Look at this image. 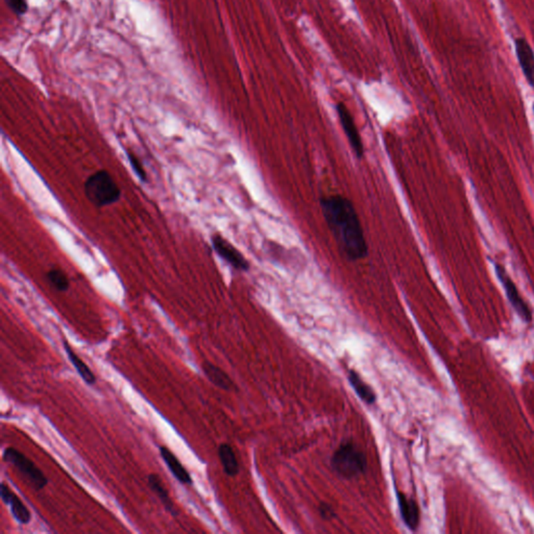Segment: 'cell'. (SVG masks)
<instances>
[{
    "mask_svg": "<svg viewBox=\"0 0 534 534\" xmlns=\"http://www.w3.org/2000/svg\"><path fill=\"white\" fill-rule=\"evenodd\" d=\"M8 7L17 16H22L28 12V5L26 0H6Z\"/></svg>",
    "mask_w": 534,
    "mask_h": 534,
    "instance_id": "cell-19",
    "label": "cell"
},
{
    "mask_svg": "<svg viewBox=\"0 0 534 534\" xmlns=\"http://www.w3.org/2000/svg\"><path fill=\"white\" fill-rule=\"evenodd\" d=\"M3 459L5 462L13 465L30 482L35 490H43L49 484V479L42 469L32 459L28 458L17 449L13 447L6 448L3 451Z\"/></svg>",
    "mask_w": 534,
    "mask_h": 534,
    "instance_id": "cell-4",
    "label": "cell"
},
{
    "mask_svg": "<svg viewBox=\"0 0 534 534\" xmlns=\"http://www.w3.org/2000/svg\"><path fill=\"white\" fill-rule=\"evenodd\" d=\"M336 110H337L338 118H340L342 130L346 134L349 144H350L355 157L359 160L362 159L363 156H365V147H363L360 134H359L358 128H357L350 110L344 103H338L336 105Z\"/></svg>",
    "mask_w": 534,
    "mask_h": 534,
    "instance_id": "cell-7",
    "label": "cell"
},
{
    "mask_svg": "<svg viewBox=\"0 0 534 534\" xmlns=\"http://www.w3.org/2000/svg\"><path fill=\"white\" fill-rule=\"evenodd\" d=\"M201 369H203L207 379L216 387L226 390V392H231V390H234L235 383L231 379L230 376L217 365H213L210 361H203V365H201Z\"/></svg>",
    "mask_w": 534,
    "mask_h": 534,
    "instance_id": "cell-12",
    "label": "cell"
},
{
    "mask_svg": "<svg viewBox=\"0 0 534 534\" xmlns=\"http://www.w3.org/2000/svg\"><path fill=\"white\" fill-rule=\"evenodd\" d=\"M159 451L161 458L163 459L164 462L167 465L168 469H169L172 476L181 484L191 485L193 483V480L191 478L190 474L187 471L186 467L182 465V462L178 460V457L170 451V449H168L167 447L162 446L160 447Z\"/></svg>",
    "mask_w": 534,
    "mask_h": 534,
    "instance_id": "cell-11",
    "label": "cell"
},
{
    "mask_svg": "<svg viewBox=\"0 0 534 534\" xmlns=\"http://www.w3.org/2000/svg\"><path fill=\"white\" fill-rule=\"evenodd\" d=\"M321 208L342 255L349 261H358L367 257L369 247L352 201L342 194L329 195L322 197Z\"/></svg>",
    "mask_w": 534,
    "mask_h": 534,
    "instance_id": "cell-1",
    "label": "cell"
},
{
    "mask_svg": "<svg viewBox=\"0 0 534 534\" xmlns=\"http://www.w3.org/2000/svg\"><path fill=\"white\" fill-rule=\"evenodd\" d=\"M84 193L97 208H105L117 203L122 197V189L108 170H97L87 178Z\"/></svg>",
    "mask_w": 534,
    "mask_h": 534,
    "instance_id": "cell-3",
    "label": "cell"
},
{
    "mask_svg": "<svg viewBox=\"0 0 534 534\" xmlns=\"http://www.w3.org/2000/svg\"><path fill=\"white\" fill-rule=\"evenodd\" d=\"M533 110H534V106H533Z\"/></svg>",
    "mask_w": 534,
    "mask_h": 534,
    "instance_id": "cell-21",
    "label": "cell"
},
{
    "mask_svg": "<svg viewBox=\"0 0 534 534\" xmlns=\"http://www.w3.org/2000/svg\"><path fill=\"white\" fill-rule=\"evenodd\" d=\"M348 380L357 396L367 405L375 404L377 394L372 386H369L355 369H349Z\"/></svg>",
    "mask_w": 534,
    "mask_h": 534,
    "instance_id": "cell-14",
    "label": "cell"
},
{
    "mask_svg": "<svg viewBox=\"0 0 534 534\" xmlns=\"http://www.w3.org/2000/svg\"><path fill=\"white\" fill-rule=\"evenodd\" d=\"M47 280L49 284L60 292H65L69 290L70 281L68 276L62 269H53L47 273Z\"/></svg>",
    "mask_w": 534,
    "mask_h": 534,
    "instance_id": "cell-17",
    "label": "cell"
},
{
    "mask_svg": "<svg viewBox=\"0 0 534 534\" xmlns=\"http://www.w3.org/2000/svg\"><path fill=\"white\" fill-rule=\"evenodd\" d=\"M217 453L224 474L228 477H235L238 475L240 467H239L238 459L233 447L228 444H219Z\"/></svg>",
    "mask_w": 534,
    "mask_h": 534,
    "instance_id": "cell-16",
    "label": "cell"
},
{
    "mask_svg": "<svg viewBox=\"0 0 534 534\" xmlns=\"http://www.w3.org/2000/svg\"><path fill=\"white\" fill-rule=\"evenodd\" d=\"M211 242L212 247L218 257L222 258L233 269L241 273H247L249 271L251 264L249 260L219 233L212 235Z\"/></svg>",
    "mask_w": 534,
    "mask_h": 534,
    "instance_id": "cell-5",
    "label": "cell"
},
{
    "mask_svg": "<svg viewBox=\"0 0 534 534\" xmlns=\"http://www.w3.org/2000/svg\"><path fill=\"white\" fill-rule=\"evenodd\" d=\"M494 269H496L497 276H498L499 280L502 283L503 287H504L505 292H506L507 298H508L509 302H510L511 306L515 309V312L519 315V317L523 319L525 323H530L532 321V311L528 306L527 303L523 300L521 294H519V290H517V286L513 283L511 278L509 277L508 274L506 273V269H504V266L500 263L494 264Z\"/></svg>",
    "mask_w": 534,
    "mask_h": 534,
    "instance_id": "cell-6",
    "label": "cell"
},
{
    "mask_svg": "<svg viewBox=\"0 0 534 534\" xmlns=\"http://www.w3.org/2000/svg\"><path fill=\"white\" fill-rule=\"evenodd\" d=\"M149 486L155 492L156 496L159 498L160 502L162 503L165 510L170 513L172 517H178V511L174 506V501H172L167 488L165 487L163 480L158 474L153 473L149 475Z\"/></svg>",
    "mask_w": 534,
    "mask_h": 534,
    "instance_id": "cell-13",
    "label": "cell"
},
{
    "mask_svg": "<svg viewBox=\"0 0 534 534\" xmlns=\"http://www.w3.org/2000/svg\"><path fill=\"white\" fill-rule=\"evenodd\" d=\"M63 346L68 359H69L72 365H74V369L78 372L80 377L86 382L87 385H94L97 383V379L95 377L94 373L91 371L90 367L74 352V349L72 348L67 340H64Z\"/></svg>",
    "mask_w": 534,
    "mask_h": 534,
    "instance_id": "cell-15",
    "label": "cell"
},
{
    "mask_svg": "<svg viewBox=\"0 0 534 534\" xmlns=\"http://www.w3.org/2000/svg\"><path fill=\"white\" fill-rule=\"evenodd\" d=\"M319 512L322 519H325V521H332L337 517L335 510L329 503L322 502L319 506Z\"/></svg>",
    "mask_w": 534,
    "mask_h": 534,
    "instance_id": "cell-20",
    "label": "cell"
},
{
    "mask_svg": "<svg viewBox=\"0 0 534 534\" xmlns=\"http://www.w3.org/2000/svg\"><path fill=\"white\" fill-rule=\"evenodd\" d=\"M515 51L526 80L534 88V53L526 39L515 40Z\"/></svg>",
    "mask_w": 534,
    "mask_h": 534,
    "instance_id": "cell-10",
    "label": "cell"
},
{
    "mask_svg": "<svg viewBox=\"0 0 534 534\" xmlns=\"http://www.w3.org/2000/svg\"><path fill=\"white\" fill-rule=\"evenodd\" d=\"M397 500H398L399 511L403 522L411 531H417L421 519L419 507L415 499L409 498L404 492L396 488Z\"/></svg>",
    "mask_w": 534,
    "mask_h": 534,
    "instance_id": "cell-9",
    "label": "cell"
},
{
    "mask_svg": "<svg viewBox=\"0 0 534 534\" xmlns=\"http://www.w3.org/2000/svg\"><path fill=\"white\" fill-rule=\"evenodd\" d=\"M0 498L6 505L10 506L11 508L10 510L18 523L22 524V525H28L31 523L32 513H31L30 509L5 481L0 484Z\"/></svg>",
    "mask_w": 534,
    "mask_h": 534,
    "instance_id": "cell-8",
    "label": "cell"
},
{
    "mask_svg": "<svg viewBox=\"0 0 534 534\" xmlns=\"http://www.w3.org/2000/svg\"><path fill=\"white\" fill-rule=\"evenodd\" d=\"M126 153H128V161H130L131 166H132L133 169H134L135 174H137V176H138L142 182H147V170H145L143 164L141 163L140 159L137 157L136 153H131V151H126Z\"/></svg>",
    "mask_w": 534,
    "mask_h": 534,
    "instance_id": "cell-18",
    "label": "cell"
},
{
    "mask_svg": "<svg viewBox=\"0 0 534 534\" xmlns=\"http://www.w3.org/2000/svg\"><path fill=\"white\" fill-rule=\"evenodd\" d=\"M331 467L340 477L354 479L367 471V455L352 440H344L332 455Z\"/></svg>",
    "mask_w": 534,
    "mask_h": 534,
    "instance_id": "cell-2",
    "label": "cell"
}]
</instances>
